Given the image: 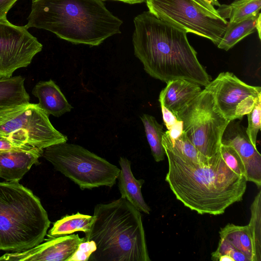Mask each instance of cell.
I'll use <instances>...</instances> for the list:
<instances>
[{
	"mask_svg": "<svg viewBox=\"0 0 261 261\" xmlns=\"http://www.w3.org/2000/svg\"><path fill=\"white\" fill-rule=\"evenodd\" d=\"M164 148L168 161L165 180L185 206L199 214L216 216L243 199L247 181L227 166L220 152L199 164Z\"/></svg>",
	"mask_w": 261,
	"mask_h": 261,
	"instance_id": "obj_1",
	"label": "cell"
},
{
	"mask_svg": "<svg viewBox=\"0 0 261 261\" xmlns=\"http://www.w3.org/2000/svg\"><path fill=\"white\" fill-rule=\"evenodd\" d=\"M134 54L151 77L166 83L182 79L206 87L211 77L189 43L187 32L149 11L134 19Z\"/></svg>",
	"mask_w": 261,
	"mask_h": 261,
	"instance_id": "obj_2",
	"label": "cell"
},
{
	"mask_svg": "<svg viewBox=\"0 0 261 261\" xmlns=\"http://www.w3.org/2000/svg\"><path fill=\"white\" fill-rule=\"evenodd\" d=\"M122 23L101 0H32L25 26L48 31L74 44L92 46L120 34Z\"/></svg>",
	"mask_w": 261,
	"mask_h": 261,
	"instance_id": "obj_3",
	"label": "cell"
},
{
	"mask_svg": "<svg viewBox=\"0 0 261 261\" xmlns=\"http://www.w3.org/2000/svg\"><path fill=\"white\" fill-rule=\"evenodd\" d=\"M86 241L96 249L89 261H150L142 215L126 199L96 204Z\"/></svg>",
	"mask_w": 261,
	"mask_h": 261,
	"instance_id": "obj_4",
	"label": "cell"
},
{
	"mask_svg": "<svg viewBox=\"0 0 261 261\" xmlns=\"http://www.w3.org/2000/svg\"><path fill=\"white\" fill-rule=\"evenodd\" d=\"M50 224L39 198L19 181L0 182V250L30 249L44 240Z\"/></svg>",
	"mask_w": 261,
	"mask_h": 261,
	"instance_id": "obj_5",
	"label": "cell"
},
{
	"mask_svg": "<svg viewBox=\"0 0 261 261\" xmlns=\"http://www.w3.org/2000/svg\"><path fill=\"white\" fill-rule=\"evenodd\" d=\"M42 156L81 190L112 187L120 169L77 144L66 142L43 149Z\"/></svg>",
	"mask_w": 261,
	"mask_h": 261,
	"instance_id": "obj_6",
	"label": "cell"
},
{
	"mask_svg": "<svg viewBox=\"0 0 261 261\" xmlns=\"http://www.w3.org/2000/svg\"><path fill=\"white\" fill-rule=\"evenodd\" d=\"M182 130L203 156L210 159L220 152L224 130L230 122L214 108L212 93L204 89L176 116Z\"/></svg>",
	"mask_w": 261,
	"mask_h": 261,
	"instance_id": "obj_7",
	"label": "cell"
},
{
	"mask_svg": "<svg viewBox=\"0 0 261 261\" xmlns=\"http://www.w3.org/2000/svg\"><path fill=\"white\" fill-rule=\"evenodd\" d=\"M146 3L148 11L158 18L206 38L216 45L228 22L194 0H146Z\"/></svg>",
	"mask_w": 261,
	"mask_h": 261,
	"instance_id": "obj_8",
	"label": "cell"
},
{
	"mask_svg": "<svg viewBox=\"0 0 261 261\" xmlns=\"http://www.w3.org/2000/svg\"><path fill=\"white\" fill-rule=\"evenodd\" d=\"M49 115L38 103L0 110V134H17L27 144L43 149L66 142L68 138L52 125Z\"/></svg>",
	"mask_w": 261,
	"mask_h": 261,
	"instance_id": "obj_9",
	"label": "cell"
},
{
	"mask_svg": "<svg viewBox=\"0 0 261 261\" xmlns=\"http://www.w3.org/2000/svg\"><path fill=\"white\" fill-rule=\"evenodd\" d=\"M205 89L212 94L215 109L229 121L242 119L261 97L260 87L247 84L229 72L219 74Z\"/></svg>",
	"mask_w": 261,
	"mask_h": 261,
	"instance_id": "obj_10",
	"label": "cell"
},
{
	"mask_svg": "<svg viewBox=\"0 0 261 261\" xmlns=\"http://www.w3.org/2000/svg\"><path fill=\"white\" fill-rule=\"evenodd\" d=\"M25 25L0 21V78L12 76L17 69L27 67L43 45Z\"/></svg>",
	"mask_w": 261,
	"mask_h": 261,
	"instance_id": "obj_11",
	"label": "cell"
},
{
	"mask_svg": "<svg viewBox=\"0 0 261 261\" xmlns=\"http://www.w3.org/2000/svg\"><path fill=\"white\" fill-rule=\"evenodd\" d=\"M85 238L78 234L49 238L43 243L21 251L7 253L0 260L10 261H67Z\"/></svg>",
	"mask_w": 261,
	"mask_h": 261,
	"instance_id": "obj_12",
	"label": "cell"
},
{
	"mask_svg": "<svg viewBox=\"0 0 261 261\" xmlns=\"http://www.w3.org/2000/svg\"><path fill=\"white\" fill-rule=\"evenodd\" d=\"M221 144L230 145L237 151L243 164L247 181L261 186V155L251 142L245 128L239 122L230 121L224 131Z\"/></svg>",
	"mask_w": 261,
	"mask_h": 261,
	"instance_id": "obj_13",
	"label": "cell"
},
{
	"mask_svg": "<svg viewBox=\"0 0 261 261\" xmlns=\"http://www.w3.org/2000/svg\"><path fill=\"white\" fill-rule=\"evenodd\" d=\"M43 150L34 147L0 152V177L6 181H19L33 165L39 163Z\"/></svg>",
	"mask_w": 261,
	"mask_h": 261,
	"instance_id": "obj_14",
	"label": "cell"
},
{
	"mask_svg": "<svg viewBox=\"0 0 261 261\" xmlns=\"http://www.w3.org/2000/svg\"><path fill=\"white\" fill-rule=\"evenodd\" d=\"M166 83L159 101L176 117L202 91L200 85L186 80H173Z\"/></svg>",
	"mask_w": 261,
	"mask_h": 261,
	"instance_id": "obj_15",
	"label": "cell"
},
{
	"mask_svg": "<svg viewBox=\"0 0 261 261\" xmlns=\"http://www.w3.org/2000/svg\"><path fill=\"white\" fill-rule=\"evenodd\" d=\"M120 171L117 179L121 197L126 199L140 212L149 214L150 208L145 202L141 188L144 183L142 179H137L131 170V162L125 157L119 160Z\"/></svg>",
	"mask_w": 261,
	"mask_h": 261,
	"instance_id": "obj_16",
	"label": "cell"
},
{
	"mask_svg": "<svg viewBox=\"0 0 261 261\" xmlns=\"http://www.w3.org/2000/svg\"><path fill=\"white\" fill-rule=\"evenodd\" d=\"M32 93L38 98V104L48 115L58 117L72 108L60 88L51 80L37 83Z\"/></svg>",
	"mask_w": 261,
	"mask_h": 261,
	"instance_id": "obj_17",
	"label": "cell"
},
{
	"mask_svg": "<svg viewBox=\"0 0 261 261\" xmlns=\"http://www.w3.org/2000/svg\"><path fill=\"white\" fill-rule=\"evenodd\" d=\"M261 14L239 22H228L224 34L217 45L218 47L228 50L248 35L257 31L260 40Z\"/></svg>",
	"mask_w": 261,
	"mask_h": 261,
	"instance_id": "obj_18",
	"label": "cell"
},
{
	"mask_svg": "<svg viewBox=\"0 0 261 261\" xmlns=\"http://www.w3.org/2000/svg\"><path fill=\"white\" fill-rule=\"evenodd\" d=\"M24 81L20 75L0 78V110L30 102Z\"/></svg>",
	"mask_w": 261,
	"mask_h": 261,
	"instance_id": "obj_19",
	"label": "cell"
},
{
	"mask_svg": "<svg viewBox=\"0 0 261 261\" xmlns=\"http://www.w3.org/2000/svg\"><path fill=\"white\" fill-rule=\"evenodd\" d=\"M220 238L227 241L235 248L244 253L250 261H256L253 243L248 225L228 224L220 229Z\"/></svg>",
	"mask_w": 261,
	"mask_h": 261,
	"instance_id": "obj_20",
	"label": "cell"
},
{
	"mask_svg": "<svg viewBox=\"0 0 261 261\" xmlns=\"http://www.w3.org/2000/svg\"><path fill=\"white\" fill-rule=\"evenodd\" d=\"M93 221V216L79 212L66 215L54 223L47 235L49 238H56L71 234L76 231H82L86 234L90 231Z\"/></svg>",
	"mask_w": 261,
	"mask_h": 261,
	"instance_id": "obj_21",
	"label": "cell"
},
{
	"mask_svg": "<svg viewBox=\"0 0 261 261\" xmlns=\"http://www.w3.org/2000/svg\"><path fill=\"white\" fill-rule=\"evenodd\" d=\"M261 8V0H234L229 5H220L218 15L228 22H239L257 15Z\"/></svg>",
	"mask_w": 261,
	"mask_h": 261,
	"instance_id": "obj_22",
	"label": "cell"
},
{
	"mask_svg": "<svg viewBox=\"0 0 261 261\" xmlns=\"http://www.w3.org/2000/svg\"><path fill=\"white\" fill-rule=\"evenodd\" d=\"M141 119L154 160L156 162L163 161L166 154L162 144V137L165 133L163 125L158 123L153 116L149 114H143Z\"/></svg>",
	"mask_w": 261,
	"mask_h": 261,
	"instance_id": "obj_23",
	"label": "cell"
},
{
	"mask_svg": "<svg viewBox=\"0 0 261 261\" xmlns=\"http://www.w3.org/2000/svg\"><path fill=\"white\" fill-rule=\"evenodd\" d=\"M251 217L248 224L254 248L256 261L261 260V191L254 197L250 206Z\"/></svg>",
	"mask_w": 261,
	"mask_h": 261,
	"instance_id": "obj_24",
	"label": "cell"
},
{
	"mask_svg": "<svg viewBox=\"0 0 261 261\" xmlns=\"http://www.w3.org/2000/svg\"><path fill=\"white\" fill-rule=\"evenodd\" d=\"M247 115L248 127L246 133L252 144L256 147L257 136L261 126V97L257 99L251 111Z\"/></svg>",
	"mask_w": 261,
	"mask_h": 261,
	"instance_id": "obj_25",
	"label": "cell"
},
{
	"mask_svg": "<svg viewBox=\"0 0 261 261\" xmlns=\"http://www.w3.org/2000/svg\"><path fill=\"white\" fill-rule=\"evenodd\" d=\"M220 153L223 161L230 169L239 175L245 177V171L242 162L232 147L221 144Z\"/></svg>",
	"mask_w": 261,
	"mask_h": 261,
	"instance_id": "obj_26",
	"label": "cell"
},
{
	"mask_svg": "<svg viewBox=\"0 0 261 261\" xmlns=\"http://www.w3.org/2000/svg\"><path fill=\"white\" fill-rule=\"evenodd\" d=\"M221 255H227L234 261H250L244 253L223 238H220L217 250L212 253V259L217 261L218 257Z\"/></svg>",
	"mask_w": 261,
	"mask_h": 261,
	"instance_id": "obj_27",
	"label": "cell"
},
{
	"mask_svg": "<svg viewBox=\"0 0 261 261\" xmlns=\"http://www.w3.org/2000/svg\"><path fill=\"white\" fill-rule=\"evenodd\" d=\"M32 147L12 135L0 134V152L31 149Z\"/></svg>",
	"mask_w": 261,
	"mask_h": 261,
	"instance_id": "obj_28",
	"label": "cell"
},
{
	"mask_svg": "<svg viewBox=\"0 0 261 261\" xmlns=\"http://www.w3.org/2000/svg\"><path fill=\"white\" fill-rule=\"evenodd\" d=\"M96 249L93 241H85L80 244L78 248L67 261L88 260L91 254Z\"/></svg>",
	"mask_w": 261,
	"mask_h": 261,
	"instance_id": "obj_29",
	"label": "cell"
},
{
	"mask_svg": "<svg viewBox=\"0 0 261 261\" xmlns=\"http://www.w3.org/2000/svg\"><path fill=\"white\" fill-rule=\"evenodd\" d=\"M163 121L167 130H169L178 121L175 115L165 106L161 105Z\"/></svg>",
	"mask_w": 261,
	"mask_h": 261,
	"instance_id": "obj_30",
	"label": "cell"
},
{
	"mask_svg": "<svg viewBox=\"0 0 261 261\" xmlns=\"http://www.w3.org/2000/svg\"><path fill=\"white\" fill-rule=\"evenodd\" d=\"M18 0H0V21H8L7 15L8 11Z\"/></svg>",
	"mask_w": 261,
	"mask_h": 261,
	"instance_id": "obj_31",
	"label": "cell"
},
{
	"mask_svg": "<svg viewBox=\"0 0 261 261\" xmlns=\"http://www.w3.org/2000/svg\"><path fill=\"white\" fill-rule=\"evenodd\" d=\"M195 2H196L198 4H199L200 6L204 8V9H207L211 12L213 13V14L218 15V14L217 13L216 9H215L213 6L209 4L208 2L205 1V0H194Z\"/></svg>",
	"mask_w": 261,
	"mask_h": 261,
	"instance_id": "obj_32",
	"label": "cell"
},
{
	"mask_svg": "<svg viewBox=\"0 0 261 261\" xmlns=\"http://www.w3.org/2000/svg\"><path fill=\"white\" fill-rule=\"evenodd\" d=\"M106 1V0H103ZM112 1H120L123 3L129 4H139L142 3L144 2H146V0H112Z\"/></svg>",
	"mask_w": 261,
	"mask_h": 261,
	"instance_id": "obj_33",
	"label": "cell"
},
{
	"mask_svg": "<svg viewBox=\"0 0 261 261\" xmlns=\"http://www.w3.org/2000/svg\"><path fill=\"white\" fill-rule=\"evenodd\" d=\"M217 261H234V260L227 255H221L218 257Z\"/></svg>",
	"mask_w": 261,
	"mask_h": 261,
	"instance_id": "obj_34",
	"label": "cell"
},
{
	"mask_svg": "<svg viewBox=\"0 0 261 261\" xmlns=\"http://www.w3.org/2000/svg\"><path fill=\"white\" fill-rule=\"evenodd\" d=\"M207 2H208L209 4L212 5V6H216L219 7L220 6V4L218 2V0H205Z\"/></svg>",
	"mask_w": 261,
	"mask_h": 261,
	"instance_id": "obj_35",
	"label": "cell"
}]
</instances>
